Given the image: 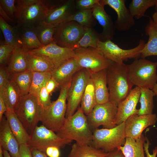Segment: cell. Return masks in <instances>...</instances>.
Masks as SVG:
<instances>
[{
    "label": "cell",
    "mask_w": 157,
    "mask_h": 157,
    "mask_svg": "<svg viewBox=\"0 0 157 157\" xmlns=\"http://www.w3.org/2000/svg\"><path fill=\"white\" fill-rule=\"evenodd\" d=\"M60 0H16L15 21L18 28H33L43 22Z\"/></svg>",
    "instance_id": "cell-1"
},
{
    "label": "cell",
    "mask_w": 157,
    "mask_h": 157,
    "mask_svg": "<svg viewBox=\"0 0 157 157\" xmlns=\"http://www.w3.org/2000/svg\"><path fill=\"white\" fill-rule=\"evenodd\" d=\"M106 79L109 101L118 106L132 89L127 65L124 63L113 64L106 69Z\"/></svg>",
    "instance_id": "cell-2"
},
{
    "label": "cell",
    "mask_w": 157,
    "mask_h": 157,
    "mask_svg": "<svg viewBox=\"0 0 157 157\" xmlns=\"http://www.w3.org/2000/svg\"><path fill=\"white\" fill-rule=\"evenodd\" d=\"M56 134L60 137L71 140L82 145H90L93 132L80 107L72 116L66 118L64 124Z\"/></svg>",
    "instance_id": "cell-3"
},
{
    "label": "cell",
    "mask_w": 157,
    "mask_h": 157,
    "mask_svg": "<svg viewBox=\"0 0 157 157\" xmlns=\"http://www.w3.org/2000/svg\"><path fill=\"white\" fill-rule=\"evenodd\" d=\"M71 81L60 88L57 99L43 110L40 122L47 128L57 133L63 125L66 118L67 94Z\"/></svg>",
    "instance_id": "cell-4"
},
{
    "label": "cell",
    "mask_w": 157,
    "mask_h": 157,
    "mask_svg": "<svg viewBox=\"0 0 157 157\" xmlns=\"http://www.w3.org/2000/svg\"><path fill=\"white\" fill-rule=\"evenodd\" d=\"M127 65L133 86L152 89L157 81V62H152L140 58Z\"/></svg>",
    "instance_id": "cell-5"
},
{
    "label": "cell",
    "mask_w": 157,
    "mask_h": 157,
    "mask_svg": "<svg viewBox=\"0 0 157 157\" xmlns=\"http://www.w3.org/2000/svg\"><path fill=\"white\" fill-rule=\"evenodd\" d=\"M126 137L125 122L111 129H97L93 131L91 146L107 153L123 146Z\"/></svg>",
    "instance_id": "cell-6"
},
{
    "label": "cell",
    "mask_w": 157,
    "mask_h": 157,
    "mask_svg": "<svg viewBox=\"0 0 157 157\" xmlns=\"http://www.w3.org/2000/svg\"><path fill=\"white\" fill-rule=\"evenodd\" d=\"M43 110L37 97L28 94L22 96L15 112L30 134L40 121Z\"/></svg>",
    "instance_id": "cell-7"
},
{
    "label": "cell",
    "mask_w": 157,
    "mask_h": 157,
    "mask_svg": "<svg viewBox=\"0 0 157 157\" xmlns=\"http://www.w3.org/2000/svg\"><path fill=\"white\" fill-rule=\"evenodd\" d=\"M145 43L144 40L140 39L136 47L124 49L119 47L111 40L102 42L99 40L96 49L107 59L115 63H121L129 59H135L140 58Z\"/></svg>",
    "instance_id": "cell-8"
},
{
    "label": "cell",
    "mask_w": 157,
    "mask_h": 157,
    "mask_svg": "<svg viewBox=\"0 0 157 157\" xmlns=\"http://www.w3.org/2000/svg\"><path fill=\"white\" fill-rule=\"evenodd\" d=\"M117 112V106L115 102L96 104L87 116L90 129L93 132L101 126L108 129L115 127Z\"/></svg>",
    "instance_id": "cell-9"
},
{
    "label": "cell",
    "mask_w": 157,
    "mask_h": 157,
    "mask_svg": "<svg viewBox=\"0 0 157 157\" xmlns=\"http://www.w3.org/2000/svg\"><path fill=\"white\" fill-rule=\"evenodd\" d=\"M90 77V73L84 68L73 76L67 94L66 118L72 116L79 107L86 86Z\"/></svg>",
    "instance_id": "cell-10"
},
{
    "label": "cell",
    "mask_w": 157,
    "mask_h": 157,
    "mask_svg": "<svg viewBox=\"0 0 157 157\" xmlns=\"http://www.w3.org/2000/svg\"><path fill=\"white\" fill-rule=\"evenodd\" d=\"M30 135V139L27 144L32 149L44 153L49 147L55 146L62 148L72 141L60 137L55 132L43 125L36 126Z\"/></svg>",
    "instance_id": "cell-11"
},
{
    "label": "cell",
    "mask_w": 157,
    "mask_h": 157,
    "mask_svg": "<svg viewBox=\"0 0 157 157\" xmlns=\"http://www.w3.org/2000/svg\"><path fill=\"white\" fill-rule=\"evenodd\" d=\"M74 51V57L79 66L87 70L91 74L107 69L115 63L92 47L78 48Z\"/></svg>",
    "instance_id": "cell-12"
},
{
    "label": "cell",
    "mask_w": 157,
    "mask_h": 157,
    "mask_svg": "<svg viewBox=\"0 0 157 157\" xmlns=\"http://www.w3.org/2000/svg\"><path fill=\"white\" fill-rule=\"evenodd\" d=\"M84 30V27L75 21L61 24L56 27L53 42L60 46L74 50Z\"/></svg>",
    "instance_id": "cell-13"
},
{
    "label": "cell",
    "mask_w": 157,
    "mask_h": 157,
    "mask_svg": "<svg viewBox=\"0 0 157 157\" xmlns=\"http://www.w3.org/2000/svg\"><path fill=\"white\" fill-rule=\"evenodd\" d=\"M29 51L48 58L53 63L55 69L75 56L74 50L60 46L54 42L38 49Z\"/></svg>",
    "instance_id": "cell-14"
},
{
    "label": "cell",
    "mask_w": 157,
    "mask_h": 157,
    "mask_svg": "<svg viewBox=\"0 0 157 157\" xmlns=\"http://www.w3.org/2000/svg\"><path fill=\"white\" fill-rule=\"evenodd\" d=\"M157 120L156 114L139 115L134 114L125 122L126 137L134 140L140 138L146 128L154 125Z\"/></svg>",
    "instance_id": "cell-15"
},
{
    "label": "cell",
    "mask_w": 157,
    "mask_h": 157,
    "mask_svg": "<svg viewBox=\"0 0 157 157\" xmlns=\"http://www.w3.org/2000/svg\"><path fill=\"white\" fill-rule=\"evenodd\" d=\"M125 0H100L104 6L108 5L116 12L117 18L115 22L116 29L127 31L135 24V19L125 5Z\"/></svg>",
    "instance_id": "cell-16"
},
{
    "label": "cell",
    "mask_w": 157,
    "mask_h": 157,
    "mask_svg": "<svg viewBox=\"0 0 157 157\" xmlns=\"http://www.w3.org/2000/svg\"><path fill=\"white\" fill-rule=\"evenodd\" d=\"M76 10L75 0H61L51 8L42 23L56 26L64 23Z\"/></svg>",
    "instance_id": "cell-17"
},
{
    "label": "cell",
    "mask_w": 157,
    "mask_h": 157,
    "mask_svg": "<svg viewBox=\"0 0 157 157\" xmlns=\"http://www.w3.org/2000/svg\"><path fill=\"white\" fill-rule=\"evenodd\" d=\"M140 95V88L135 86L132 89L129 95L118 105L117 125L125 122L132 115L137 114L138 109H137L136 107L139 101Z\"/></svg>",
    "instance_id": "cell-18"
},
{
    "label": "cell",
    "mask_w": 157,
    "mask_h": 157,
    "mask_svg": "<svg viewBox=\"0 0 157 157\" xmlns=\"http://www.w3.org/2000/svg\"><path fill=\"white\" fill-rule=\"evenodd\" d=\"M104 7L99 0L92 8L93 16L102 28V31L100 33V40L102 42L111 40L116 30L111 17L106 12Z\"/></svg>",
    "instance_id": "cell-19"
},
{
    "label": "cell",
    "mask_w": 157,
    "mask_h": 157,
    "mask_svg": "<svg viewBox=\"0 0 157 157\" xmlns=\"http://www.w3.org/2000/svg\"><path fill=\"white\" fill-rule=\"evenodd\" d=\"M0 145L11 157H19L20 145L5 116L0 122Z\"/></svg>",
    "instance_id": "cell-20"
},
{
    "label": "cell",
    "mask_w": 157,
    "mask_h": 157,
    "mask_svg": "<svg viewBox=\"0 0 157 157\" xmlns=\"http://www.w3.org/2000/svg\"><path fill=\"white\" fill-rule=\"evenodd\" d=\"M82 69L74 57L55 69L51 72V77L56 81L60 88L70 81L76 73Z\"/></svg>",
    "instance_id": "cell-21"
},
{
    "label": "cell",
    "mask_w": 157,
    "mask_h": 157,
    "mask_svg": "<svg viewBox=\"0 0 157 157\" xmlns=\"http://www.w3.org/2000/svg\"><path fill=\"white\" fill-rule=\"evenodd\" d=\"M93 82L96 104L109 101V91L106 79V69L91 74Z\"/></svg>",
    "instance_id": "cell-22"
},
{
    "label": "cell",
    "mask_w": 157,
    "mask_h": 157,
    "mask_svg": "<svg viewBox=\"0 0 157 157\" xmlns=\"http://www.w3.org/2000/svg\"><path fill=\"white\" fill-rule=\"evenodd\" d=\"M28 51L22 45L15 47L6 67L10 74L28 69L27 54Z\"/></svg>",
    "instance_id": "cell-23"
},
{
    "label": "cell",
    "mask_w": 157,
    "mask_h": 157,
    "mask_svg": "<svg viewBox=\"0 0 157 157\" xmlns=\"http://www.w3.org/2000/svg\"><path fill=\"white\" fill-rule=\"evenodd\" d=\"M4 114L9 126L19 145L27 144L30 138V134L15 111L8 109Z\"/></svg>",
    "instance_id": "cell-24"
},
{
    "label": "cell",
    "mask_w": 157,
    "mask_h": 157,
    "mask_svg": "<svg viewBox=\"0 0 157 157\" xmlns=\"http://www.w3.org/2000/svg\"><path fill=\"white\" fill-rule=\"evenodd\" d=\"M0 95L3 98L7 108L14 111L18 107L22 96L10 77L5 86L0 91Z\"/></svg>",
    "instance_id": "cell-25"
},
{
    "label": "cell",
    "mask_w": 157,
    "mask_h": 157,
    "mask_svg": "<svg viewBox=\"0 0 157 157\" xmlns=\"http://www.w3.org/2000/svg\"><path fill=\"white\" fill-rule=\"evenodd\" d=\"M27 59L28 69L33 72H51L55 69L52 61L44 56L33 53L28 51Z\"/></svg>",
    "instance_id": "cell-26"
},
{
    "label": "cell",
    "mask_w": 157,
    "mask_h": 157,
    "mask_svg": "<svg viewBox=\"0 0 157 157\" xmlns=\"http://www.w3.org/2000/svg\"><path fill=\"white\" fill-rule=\"evenodd\" d=\"M147 138L142 134L135 140L126 137L124 144L117 149L121 151L125 157H147L145 156L143 147Z\"/></svg>",
    "instance_id": "cell-27"
},
{
    "label": "cell",
    "mask_w": 157,
    "mask_h": 157,
    "mask_svg": "<svg viewBox=\"0 0 157 157\" xmlns=\"http://www.w3.org/2000/svg\"><path fill=\"white\" fill-rule=\"evenodd\" d=\"M144 30L146 34L148 36V40L141 53L140 58H142L157 56V26L150 17Z\"/></svg>",
    "instance_id": "cell-28"
},
{
    "label": "cell",
    "mask_w": 157,
    "mask_h": 157,
    "mask_svg": "<svg viewBox=\"0 0 157 157\" xmlns=\"http://www.w3.org/2000/svg\"><path fill=\"white\" fill-rule=\"evenodd\" d=\"M108 153L91 145L73 144L68 157H106Z\"/></svg>",
    "instance_id": "cell-29"
},
{
    "label": "cell",
    "mask_w": 157,
    "mask_h": 157,
    "mask_svg": "<svg viewBox=\"0 0 157 157\" xmlns=\"http://www.w3.org/2000/svg\"><path fill=\"white\" fill-rule=\"evenodd\" d=\"M0 28L6 44L15 48L22 45L18 27L16 25L14 26L9 24L0 16Z\"/></svg>",
    "instance_id": "cell-30"
},
{
    "label": "cell",
    "mask_w": 157,
    "mask_h": 157,
    "mask_svg": "<svg viewBox=\"0 0 157 157\" xmlns=\"http://www.w3.org/2000/svg\"><path fill=\"white\" fill-rule=\"evenodd\" d=\"M18 28L22 45L29 51L43 46L33 28L21 27Z\"/></svg>",
    "instance_id": "cell-31"
},
{
    "label": "cell",
    "mask_w": 157,
    "mask_h": 157,
    "mask_svg": "<svg viewBox=\"0 0 157 157\" xmlns=\"http://www.w3.org/2000/svg\"><path fill=\"white\" fill-rule=\"evenodd\" d=\"M81 104L80 107L86 116L96 104L94 83L91 75L86 86Z\"/></svg>",
    "instance_id": "cell-32"
},
{
    "label": "cell",
    "mask_w": 157,
    "mask_h": 157,
    "mask_svg": "<svg viewBox=\"0 0 157 157\" xmlns=\"http://www.w3.org/2000/svg\"><path fill=\"white\" fill-rule=\"evenodd\" d=\"M33 71L29 69L10 74L18 88L22 96L29 94L32 78Z\"/></svg>",
    "instance_id": "cell-33"
},
{
    "label": "cell",
    "mask_w": 157,
    "mask_h": 157,
    "mask_svg": "<svg viewBox=\"0 0 157 157\" xmlns=\"http://www.w3.org/2000/svg\"><path fill=\"white\" fill-rule=\"evenodd\" d=\"M140 90L139 101L140 107L137 114L141 115L153 114L154 107L153 98L155 96L154 93L152 90L148 88H140Z\"/></svg>",
    "instance_id": "cell-34"
},
{
    "label": "cell",
    "mask_w": 157,
    "mask_h": 157,
    "mask_svg": "<svg viewBox=\"0 0 157 157\" xmlns=\"http://www.w3.org/2000/svg\"><path fill=\"white\" fill-rule=\"evenodd\" d=\"M96 20L93 15L92 9L85 10H76L64 22L74 21L84 27H93Z\"/></svg>",
    "instance_id": "cell-35"
},
{
    "label": "cell",
    "mask_w": 157,
    "mask_h": 157,
    "mask_svg": "<svg viewBox=\"0 0 157 157\" xmlns=\"http://www.w3.org/2000/svg\"><path fill=\"white\" fill-rule=\"evenodd\" d=\"M156 0H132L129 9L134 19H138L144 15L149 8L154 6Z\"/></svg>",
    "instance_id": "cell-36"
},
{
    "label": "cell",
    "mask_w": 157,
    "mask_h": 157,
    "mask_svg": "<svg viewBox=\"0 0 157 157\" xmlns=\"http://www.w3.org/2000/svg\"><path fill=\"white\" fill-rule=\"evenodd\" d=\"M84 28L83 35L78 43L75 49L88 47L96 49L98 41L100 40V33L93 27H87Z\"/></svg>",
    "instance_id": "cell-37"
},
{
    "label": "cell",
    "mask_w": 157,
    "mask_h": 157,
    "mask_svg": "<svg viewBox=\"0 0 157 157\" xmlns=\"http://www.w3.org/2000/svg\"><path fill=\"white\" fill-rule=\"evenodd\" d=\"M56 26L42 23L33 28L41 43L43 46L53 42V36Z\"/></svg>",
    "instance_id": "cell-38"
},
{
    "label": "cell",
    "mask_w": 157,
    "mask_h": 157,
    "mask_svg": "<svg viewBox=\"0 0 157 157\" xmlns=\"http://www.w3.org/2000/svg\"><path fill=\"white\" fill-rule=\"evenodd\" d=\"M33 74L29 94L37 97L41 88L51 77V72H33Z\"/></svg>",
    "instance_id": "cell-39"
},
{
    "label": "cell",
    "mask_w": 157,
    "mask_h": 157,
    "mask_svg": "<svg viewBox=\"0 0 157 157\" xmlns=\"http://www.w3.org/2000/svg\"><path fill=\"white\" fill-rule=\"evenodd\" d=\"M15 47L6 44L4 41L1 40L0 44V66H4L8 63L13 53Z\"/></svg>",
    "instance_id": "cell-40"
},
{
    "label": "cell",
    "mask_w": 157,
    "mask_h": 157,
    "mask_svg": "<svg viewBox=\"0 0 157 157\" xmlns=\"http://www.w3.org/2000/svg\"><path fill=\"white\" fill-rule=\"evenodd\" d=\"M16 1V0H0V6L8 15L15 21Z\"/></svg>",
    "instance_id": "cell-41"
},
{
    "label": "cell",
    "mask_w": 157,
    "mask_h": 157,
    "mask_svg": "<svg viewBox=\"0 0 157 157\" xmlns=\"http://www.w3.org/2000/svg\"><path fill=\"white\" fill-rule=\"evenodd\" d=\"M45 84L41 88L37 96L38 103L43 109L49 106L52 102L51 100L50 95L46 88Z\"/></svg>",
    "instance_id": "cell-42"
},
{
    "label": "cell",
    "mask_w": 157,
    "mask_h": 157,
    "mask_svg": "<svg viewBox=\"0 0 157 157\" xmlns=\"http://www.w3.org/2000/svg\"><path fill=\"white\" fill-rule=\"evenodd\" d=\"M99 0H75L76 10H85L92 9Z\"/></svg>",
    "instance_id": "cell-43"
},
{
    "label": "cell",
    "mask_w": 157,
    "mask_h": 157,
    "mask_svg": "<svg viewBox=\"0 0 157 157\" xmlns=\"http://www.w3.org/2000/svg\"><path fill=\"white\" fill-rule=\"evenodd\" d=\"M10 77V74L5 66L0 67V91H1L8 82Z\"/></svg>",
    "instance_id": "cell-44"
},
{
    "label": "cell",
    "mask_w": 157,
    "mask_h": 157,
    "mask_svg": "<svg viewBox=\"0 0 157 157\" xmlns=\"http://www.w3.org/2000/svg\"><path fill=\"white\" fill-rule=\"evenodd\" d=\"M32 148L28 144L20 145L19 157H33Z\"/></svg>",
    "instance_id": "cell-45"
},
{
    "label": "cell",
    "mask_w": 157,
    "mask_h": 157,
    "mask_svg": "<svg viewBox=\"0 0 157 157\" xmlns=\"http://www.w3.org/2000/svg\"><path fill=\"white\" fill-rule=\"evenodd\" d=\"M60 148L56 146H51L46 149L45 153L49 157H59L60 156Z\"/></svg>",
    "instance_id": "cell-46"
},
{
    "label": "cell",
    "mask_w": 157,
    "mask_h": 157,
    "mask_svg": "<svg viewBox=\"0 0 157 157\" xmlns=\"http://www.w3.org/2000/svg\"><path fill=\"white\" fill-rule=\"evenodd\" d=\"M45 87L50 95L56 88H59L57 82L52 77L47 81L45 84Z\"/></svg>",
    "instance_id": "cell-47"
},
{
    "label": "cell",
    "mask_w": 157,
    "mask_h": 157,
    "mask_svg": "<svg viewBox=\"0 0 157 157\" xmlns=\"http://www.w3.org/2000/svg\"><path fill=\"white\" fill-rule=\"evenodd\" d=\"M146 142H145L144 144V151L147 157H156L157 154V147H156L153 151L152 154H150L149 152V148L150 144V142L147 138Z\"/></svg>",
    "instance_id": "cell-48"
},
{
    "label": "cell",
    "mask_w": 157,
    "mask_h": 157,
    "mask_svg": "<svg viewBox=\"0 0 157 157\" xmlns=\"http://www.w3.org/2000/svg\"><path fill=\"white\" fill-rule=\"evenodd\" d=\"M0 15L2 18L9 24L14 26L16 25L15 22L11 19L0 6Z\"/></svg>",
    "instance_id": "cell-49"
},
{
    "label": "cell",
    "mask_w": 157,
    "mask_h": 157,
    "mask_svg": "<svg viewBox=\"0 0 157 157\" xmlns=\"http://www.w3.org/2000/svg\"><path fill=\"white\" fill-rule=\"evenodd\" d=\"M8 109L6 105L1 96L0 95V122L3 117V114Z\"/></svg>",
    "instance_id": "cell-50"
},
{
    "label": "cell",
    "mask_w": 157,
    "mask_h": 157,
    "mask_svg": "<svg viewBox=\"0 0 157 157\" xmlns=\"http://www.w3.org/2000/svg\"><path fill=\"white\" fill-rule=\"evenodd\" d=\"M106 157H125L121 150L116 149L108 152Z\"/></svg>",
    "instance_id": "cell-51"
},
{
    "label": "cell",
    "mask_w": 157,
    "mask_h": 157,
    "mask_svg": "<svg viewBox=\"0 0 157 157\" xmlns=\"http://www.w3.org/2000/svg\"><path fill=\"white\" fill-rule=\"evenodd\" d=\"M32 154L33 157H47L44 152L36 149H32Z\"/></svg>",
    "instance_id": "cell-52"
},
{
    "label": "cell",
    "mask_w": 157,
    "mask_h": 157,
    "mask_svg": "<svg viewBox=\"0 0 157 157\" xmlns=\"http://www.w3.org/2000/svg\"><path fill=\"white\" fill-rule=\"evenodd\" d=\"M152 20L155 24L157 26V12H155L152 15Z\"/></svg>",
    "instance_id": "cell-53"
},
{
    "label": "cell",
    "mask_w": 157,
    "mask_h": 157,
    "mask_svg": "<svg viewBox=\"0 0 157 157\" xmlns=\"http://www.w3.org/2000/svg\"><path fill=\"white\" fill-rule=\"evenodd\" d=\"M152 90L154 93L155 96L156 97V99L157 101V83L156 84Z\"/></svg>",
    "instance_id": "cell-54"
},
{
    "label": "cell",
    "mask_w": 157,
    "mask_h": 157,
    "mask_svg": "<svg viewBox=\"0 0 157 157\" xmlns=\"http://www.w3.org/2000/svg\"><path fill=\"white\" fill-rule=\"evenodd\" d=\"M4 157H11L8 152L3 149Z\"/></svg>",
    "instance_id": "cell-55"
},
{
    "label": "cell",
    "mask_w": 157,
    "mask_h": 157,
    "mask_svg": "<svg viewBox=\"0 0 157 157\" xmlns=\"http://www.w3.org/2000/svg\"><path fill=\"white\" fill-rule=\"evenodd\" d=\"M0 157H4L3 149L1 145H0Z\"/></svg>",
    "instance_id": "cell-56"
},
{
    "label": "cell",
    "mask_w": 157,
    "mask_h": 157,
    "mask_svg": "<svg viewBox=\"0 0 157 157\" xmlns=\"http://www.w3.org/2000/svg\"><path fill=\"white\" fill-rule=\"evenodd\" d=\"M155 9L156 12H157V0H156V3L155 5Z\"/></svg>",
    "instance_id": "cell-57"
}]
</instances>
